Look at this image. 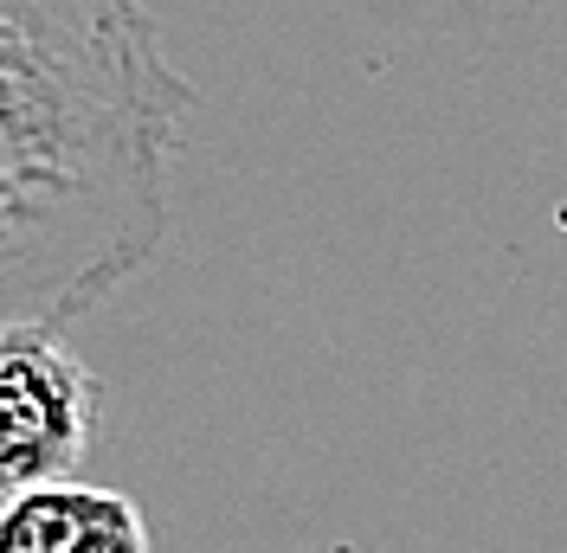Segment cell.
<instances>
[{
  "label": "cell",
  "mask_w": 567,
  "mask_h": 553,
  "mask_svg": "<svg viewBox=\"0 0 567 553\" xmlns=\"http://www.w3.org/2000/svg\"><path fill=\"white\" fill-rule=\"evenodd\" d=\"M187 109L142 0H0L7 328H71L162 251Z\"/></svg>",
  "instance_id": "6da1fadb"
},
{
  "label": "cell",
  "mask_w": 567,
  "mask_h": 553,
  "mask_svg": "<svg viewBox=\"0 0 567 553\" xmlns=\"http://www.w3.org/2000/svg\"><path fill=\"white\" fill-rule=\"evenodd\" d=\"M0 553H148V521L123 489L45 483L7 495Z\"/></svg>",
  "instance_id": "3957f363"
},
{
  "label": "cell",
  "mask_w": 567,
  "mask_h": 553,
  "mask_svg": "<svg viewBox=\"0 0 567 553\" xmlns=\"http://www.w3.org/2000/svg\"><path fill=\"white\" fill-rule=\"evenodd\" d=\"M97 425V374L65 347V328H0V483L27 495L71 483Z\"/></svg>",
  "instance_id": "7a4b0ae2"
}]
</instances>
